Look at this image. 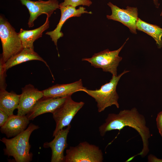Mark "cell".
I'll list each match as a JSON object with an SVG mask.
<instances>
[{
    "instance_id": "cell-1",
    "label": "cell",
    "mask_w": 162,
    "mask_h": 162,
    "mask_svg": "<svg viewBox=\"0 0 162 162\" xmlns=\"http://www.w3.org/2000/svg\"><path fill=\"white\" fill-rule=\"evenodd\" d=\"M126 126L135 130L140 135L143 144L141 151L136 155L144 157L149 152V141L151 136L149 128L146 125L145 118L137 109L124 110L118 114L110 113L105 122L99 128L100 135L103 136L106 132L113 130H120Z\"/></svg>"
},
{
    "instance_id": "cell-2",
    "label": "cell",
    "mask_w": 162,
    "mask_h": 162,
    "mask_svg": "<svg viewBox=\"0 0 162 162\" xmlns=\"http://www.w3.org/2000/svg\"><path fill=\"white\" fill-rule=\"evenodd\" d=\"M39 127L31 123L23 132L10 139L3 137L0 141L5 146L4 154L13 157L16 162H29L32 159L33 154L30 152L31 146L29 142L32 133Z\"/></svg>"
},
{
    "instance_id": "cell-3",
    "label": "cell",
    "mask_w": 162,
    "mask_h": 162,
    "mask_svg": "<svg viewBox=\"0 0 162 162\" xmlns=\"http://www.w3.org/2000/svg\"><path fill=\"white\" fill-rule=\"evenodd\" d=\"M129 71L124 70L118 76L112 75L110 81L102 85L99 89L91 90L84 87L81 91L85 92L95 99L97 103L98 111L99 112L112 105L118 108L119 96L116 92V87L121 77Z\"/></svg>"
},
{
    "instance_id": "cell-4",
    "label": "cell",
    "mask_w": 162,
    "mask_h": 162,
    "mask_svg": "<svg viewBox=\"0 0 162 162\" xmlns=\"http://www.w3.org/2000/svg\"><path fill=\"white\" fill-rule=\"evenodd\" d=\"M0 38L2 48L1 57L5 62L23 49L18 33L9 22L0 16Z\"/></svg>"
},
{
    "instance_id": "cell-5",
    "label": "cell",
    "mask_w": 162,
    "mask_h": 162,
    "mask_svg": "<svg viewBox=\"0 0 162 162\" xmlns=\"http://www.w3.org/2000/svg\"><path fill=\"white\" fill-rule=\"evenodd\" d=\"M66 153L65 162H102L104 159L99 147L86 141L70 146Z\"/></svg>"
},
{
    "instance_id": "cell-6",
    "label": "cell",
    "mask_w": 162,
    "mask_h": 162,
    "mask_svg": "<svg viewBox=\"0 0 162 162\" xmlns=\"http://www.w3.org/2000/svg\"><path fill=\"white\" fill-rule=\"evenodd\" d=\"M128 39L118 50L111 51L107 49L94 53L91 58H83L82 60L87 61L95 68H101L104 72L117 76V68L122 58L118 54Z\"/></svg>"
},
{
    "instance_id": "cell-7",
    "label": "cell",
    "mask_w": 162,
    "mask_h": 162,
    "mask_svg": "<svg viewBox=\"0 0 162 162\" xmlns=\"http://www.w3.org/2000/svg\"><path fill=\"white\" fill-rule=\"evenodd\" d=\"M82 101L76 102L72 98L71 96L68 97L64 103L52 114L56 123L53 131L54 137L61 130L70 124L74 116L84 106Z\"/></svg>"
},
{
    "instance_id": "cell-8",
    "label": "cell",
    "mask_w": 162,
    "mask_h": 162,
    "mask_svg": "<svg viewBox=\"0 0 162 162\" xmlns=\"http://www.w3.org/2000/svg\"><path fill=\"white\" fill-rule=\"evenodd\" d=\"M22 4L26 7L28 10L30 17L28 24L30 28L34 26V22L40 15L45 14L49 17L54 11L59 8V4L57 0L44 1L38 0H20Z\"/></svg>"
},
{
    "instance_id": "cell-9",
    "label": "cell",
    "mask_w": 162,
    "mask_h": 162,
    "mask_svg": "<svg viewBox=\"0 0 162 162\" xmlns=\"http://www.w3.org/2000/svg\"><path fill=\"white\" fill-rule=\"evenodd\" d=\"M107 5L110 8L112 13L110 15H107V18L122 23L128 28L131 32L136 34L139 18L137 8L128 6L126 9H121L110 2Z\"/></svg>"
},
{
    "instance_id": "cell-10",
    "label": "cell",
    "mask_w": 162,
    "mask_h": 162,
    "mask_svg": "<svg viewBox=\"0 0 162 162\" xmlns=\"http://www.w3.org/2000/svg\"><path fill=\"white\" fill-rule=\"evenodd\" d=\"M71 128V126L70 124L66 128L61 130L54 136L52 140L44 143V148H51V162H65L64 151L68 147L67 137Z\"/></svg>"
},
{
    "instance_id": "cell-11",
    "label": "cell",
    "mask_w": 162,
    "mask_h": 162,
    "mask_svg": "<svg viewBox=\"0 0 162 162\" xmlns=\"http://www.w3.org/2000/svg\"><path fill=\"white\" fill-rule=\"evenodd\" d=\"M17 115H26L32 109L37 102L44 97L43 91H40L29 84L22 88Z\"/></svg>"
},
{
    "instance_id": "cell-12",
    "label": "cell",
    "mask_w": 162,
    "mask_h": 162,
    "mask_svg": "<svg viewBox=\"0 0 162 162\" xmlns=\"http://www.w3.org/2000/svg\"><path fill=\"white\" fill-rule=\"evenodd\" d=\"M59 9L61 12V16L60 21L56 27L53 30L47 32L45 33L50 36L52 40L56 46L57 50V41L60 38L64 35L61 30L65 22L70 17L80 16L83 14H92V12H88L86 10V8L83 7H80L78 9H76L75 7L69 5L59 6Z\"/></svg>"
},
{
    "instance_id": "cell-13",
    "label": "cell",
    "mask_w": 162,
    "mask_h": 162,
    "mask_svg": "<svg viewBox=\"0 0 162 162\" xmlns=\"http://www.w3.org/2000/svg\"><path fill=\"white\" fill-rule=\"evenodd\" d=\"M43 97L37 102L31 110L26 115L30 120L46 113H52L64 102L67 98Z\"/></svg>"
},
{
    "instance_id": "cell-14",
    "label": "cell",
    "mask_w": 162,
    "mask_h": 162,
    "mask_svg": "<svg viewBox=\"0 0 162 162\" xmlns=\"http://www.w3.org/2000/svg\"><path fill=\"white\" fill-rule=\"evenodd\" d=\"M82 80L66 84H57L43 91L44 97L63 98L71 96L74 93L81 91L84 88Z\"/></svg>"
},
{
    "instance_id": "cell-15",
    "label": "cell",
    "mask_w": 162,
    "mask_h": 162,
    "mask_svg": "<svg viewBox=\"0 0 162 162\" xmlns=\"http://www.w3.org/2000/svg\"><path fill=\"white\" fill-rule=\"evenodd\" d=\"M29 122L26 115L13 114L9 116L4 124L1 127L0 131L8 138L14 137L24 131Z\"/></svg>"
},
{
    "instance_id": "cell-16",
    "label": "cell",
    "mask_w": 162,
    "mask_h": 162,
    "mask_svg": "<svg viewBox=\"0 0 162 162\" xmlns=\"http://www.w3.org/2000/svg\"><path fill=\"white\" fill-rule=\"evenodd\" d=\"M49 17L47 16L45 22L40 27L34 29L26 30L21 28L18 33L23 48L34 49L33 43L42 37L43 32L49 27Z\"/></svg>"
},
{
    "instance_id": "cell-17",
    "label": "cell",
    "mask_w": 162,
    "mask_h": 162,
    "mask_svg": "<svg viewBox=\"0 0 162 162\" xmlns=\"http://www.w3.org/2000/svg\"><path fill=\"white\" fill-rule=\"evenodd\" d=\"M34 60L44 62L52 73L46 62L34 51V49L30 48H23L20 52L9 59L5 63V68L7 70L12 67L22 63Z\"/></svg>"
},
{
    "instance_id": "cell-18",
    "label": "cell",
    "mask_w": 162,
    "mask_h": 162,
    "mask_svg": "<svg viewBox=\"0 0 162 162\" xmlns=\"http://www.w3.org/2000/svg\"><path fill=\"white\" fill-rule=\"evenodd\" d=\"M20 96L13 92L0 90V109L9 116L13 115L14 110L18 107Z\"/></svg>"
},
{
    "instance_id": "cell-19",
    "label": "cell",
    "mask_w": 162,
    "mask_h": 162,
    "mask_svg": "<svg viewBox=\"0 0 162 162\" xmlns=\"http://www.w3.org/2000/svg\"><path fill=\"white\" fill-rule=\"evenodd\" d=\"M136 28L151 36L155 40L158 48L162 47V28L154 25L148 23L138 18Z\"/></svg>"
},
{
    "instance_id": "cell-20",
    "label": "cell",
    "mask_w": 162,
    "mask_h": 162,
    "mask_svg": "<svg viewBox=\"0 0 162 162\" xmlns=\"http://www.w3.org/2000/svg\"><path fill=\"white\" fill-rule=\"evenodd\" d=\"M92 2L90 0H64V2L59 4V6H65L68 5L73 7L82 5L89 7Z\"/></svg>"
},
{
    "instance_id": "cell-21",
    "label": "cell",
    "mask_w": 162,
    "mask_h": 162,
    "mask_svg": "<svg viewBox=\"0 0 162 162\" xmlns=\"http://www.w3.org/2000/svg\"><path fill=\"white\" fill-rule=\"evenodd\" d=\"M5 62L1 56L0 59V90H6L7 85L5 82L7 70L5 66Z\"/></svg>"
},
{
    "instance_id": "cell-22",
    "label": "cell",
    "mask_w": 162,
    "mask_h": 162,
    "mask_svg": "<svg viewBox=\"0 0 162 162\" xmlns=\"http://www.w3.org/2000/svg\"><path fill=\"white\" fill-rule=\"evenodd\" d=\"M156 122L159 132L162 137V111L158 114Z\"/></svg>"
},
{
    "instance_id": "cell-23",
    "label": "cell",
    "mask_w": 162,
    "mask_h": 162,
    "mask_svg": "<svg viewBox=\"0 0 162 162\" xmlns=\"http://www.w3.org/2000/svg\"><path fill=\"white\" fill-rule=\"evenodd\" d=\"M9 116L2 110L0 109V127L3 126L8 118Z\"/></svg>"
},
{
    "instance_id": "cell-24",
    "label": "cell",
    "mask_w": 162,
    "mask_h": 162,
    "mask_svg": "<svg viewBox=\"0 0 162 162\" xmlns=\"http://www.w3.org/2000/svg\"><path fill=\"white\" fill-rule=\"evenodd\" d=\"M148 161L150 162H162V159L158 158L152 154H150L148 156Z\"/></svg>"
},
{
    "instance_id": "cell-25",
    "label": "cell",
    "mask_w": 162,
    "mask_h": 162,
    "mask_svg": "<svg viewBox=\"0 0 162 162\" xmlns=\"http://www.w3.org/2000/svg\"><path fill=\"white\" fill-rule=\"evenodd\" d=\"M154 3L156 5L157 8H158L159 5V4L158 2V0H153Z\"/></svg>"
},
{
    "instance_id": "cell-26",
    "label": "cell",
    "mask_w": 162,
    "mask_h": 162,
    "mask_svg": "<svg viewBox=\"0 0 162 162\" xmlns=\"http://www.w3.org/2000/svg\"><path fill=\"white\" fill-rule=\"evenodd\" d=\"M160 15L161 16H162V12H161V13L160 14Z\"/></svg>"
}]
</instances>
